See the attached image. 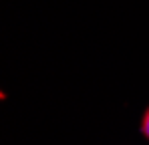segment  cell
Instances as JSON below:
<instances>
[{
	"mask_svg": "<svg viewBox=\"0 0 149 145\" xmlns=\"http://www.w3.org/2000/svg\"><path fill=\"white\" fill-rule=\"evenodd\" d=\"M141 131H143V135L149 139V109L145 111V115H143V121H141Z\"/></svg>",
	"mask_w": 149,
	"mask_h": 145,
	"instance_id": "6da1fadb",
	"label": "cell"
}]
</instances>
